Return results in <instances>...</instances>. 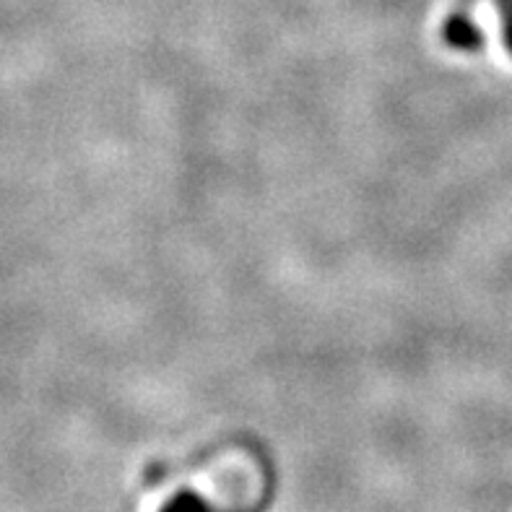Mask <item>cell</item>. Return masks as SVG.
Masks as SVG:
<instances>
[{"mask_svg": "<svg viewBox=\"0 0 512 512\" xmlns=\"http://www.w3.org/2000/svg\"><path fill=\"white\" fill-rule=\"evenodd\" d=\"M445 37H448V42L453 47H458V50H479L481 45H484V32L479 29V24H476L471 16H466V13H458V16H450V21L445 24Z\"/></svg>", "mask_w": 512, "mask_h": 512, "instance_id": "6da1fadb", "label": "cell"}, {"mask_svg": "<svg viewBox=\"0 0 512 512\" xmlns=\"http://www.w3.org/2000/svg\"><path fill=\"white\" fill-rule=\"evenodd\" d=\"M502 13V24H505V42L512 52V0H497Z\"/></svg>", "mask_w": 512, "mask_h": 512, "instance_id": "3957f363", "label": "cell"}, {"mask_svg": "<svg viewBox=\"0 0 512 512\" xmlns=\"http://www.w3.org/2000/svg\"><path fill=\"white\" fill-rule=\"evenodd\" d=\"M162 512H214V507L208 505L201 494L182 492L177 497H172Z\"/></svg>", "mask_w": 512, "mask_h": 512, "instance_id": "7a4b0ae2", "label": "cell"}]
</instances>
